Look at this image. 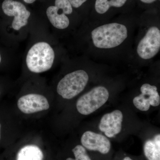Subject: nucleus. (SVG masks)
Segmentation results:
<instances>
[{
  "mask_svg": "<svg viewBox=\"0 0 160 160\" xmlns=\"http://www.w3.org/2000/svg\"><path fill=\"white\" fill-rule=\"evenodd\" d=\"M18 108L25 114L47 110L49 108L48 100L42 95L30 93L23 96L18 101Z\"/></svg>",
  "mask_w": 160,
  "mask_h": 160,
  "instance_id": "obj_8",
  "label": "nucleus"
},
{
  "mask_svg": "<svg viewBox=\"0 0 160 160\" xmlns=\"http://www.w3.org/2000/svg\"><path fill=\"white\" fill-rule=\"evenodd\" d=\"M0 94H1V91H0Z\"/></svg>",
  "mask_w": 160,
  "mask_h": 160,
  "instance_id": "obj_23",
  "label": "nucleus"
},
{
  "mask_svg": "<svg viewBox=\"0 0 160 160\" xmlns=\"http://www.w3.org/2000/svg\"><path fill=\"white\" fill-rule=\"evenodd\" d=\"M160 49V28L157 26H150L138 43L137 53L142 59L149 60L155 57Z\"/></svg>",
  "mask_w": 160,
  "mask_h": 160,
  "instance_id": "obj_5",
  "label": "nucleus"
},
{
  "mask_svg": "<svg viewBox=\"0 0 160 160\" xmlns=\"http://www.w3.org/2000/svg\"><path fill=\"white\" fill-rule=\"evenodd\" d=\"M142 2L146 3V4H151L157 0H140Z\"/></svg>",
  "mask_w": 160,
  "mask_h": 160,
  "instance_id": "obj_18",
  "label": "nucleus"
},
{
  "mask_svg": "<svg viewBox=\"0 0 160 160\" xmlns=\"http://www.w3.org/2000/svg\"><path fill=\"white\" fill-rule=\"evenodd\" d=\"M141 94L136 97L133 100L135 106L142 111H148L150 106H158L160 104V97L157 87L146 83L141 86Z\"/></svg>",
  "mask_w": 160,
  "mask_h": 160,
  "instance_id": "obj_7",
  "label": "nucleus"
},
{
  "mask_svg": "<svg viewBox=\"0 0 160 160\" xmlns=\"http://www.w3.org/2000/svg\"><path fill=\"white\" fill-rule=\"evenodd\" d=\"M128 28L120 23L112 22L96 27L91 32L92 45L101 49H110L118 47L128 37Z\"/></svg>",
  "mask_w": 160,
  "mask_h": 160,
  "instance_id": "obj_1",
  "label": "nucleus"
},
{
  "mask_svg": "<svg viewBox=\"0 0 160 160\" xmlns=\"http://www.w3.org/2000/svg\"><path fill=\"white\" fill-rule=\"evenodd\" d=\"M81 143L84 148L92 151L107 154L110 151L111 144L109 140L102 135L88 131L84 132L81 138Z\"/></svg>",
  "mask_w": 160,
  "mask_h": 160,
  "instance_id": "obj_9",
  "label": "nucleus"
},
{
  "mask_svg": "<svg viewBox=\"0 0 160 160\" xmlns=\"http://www.w3.org/2000/svg\"><path fill=\"white\" fill-rule=\"evenodd\" d=\"M87 0H69L72 7L78 8L81 7Z\"/></svg>",
  "mask_w": 160,
  "mask_h": 160,
  "instance_id": "obj_17",
  "label": "nucleus"
},
{
  "mask_svg": "<svg viewBox=\"0 0 160 160\" xmlns=\"http://www.w3.org/2000/svg\"><path fill=\"white\" fill-rule=\"evenodd\" d=\"M75 159L68 158L66 160H91L87 154L86 149L82 146L78 145L72 149Z\"/></svg>",
  "mask_w": 160,
  "mask_h": 160,
  "instance_id": "obj_15",
  "label": "nucleus"
},
{
  "mask_svg": "<svg viewBox=\"0 0 160 160\" xmlns=\"http://www.w3.org/2000/svg\"><path fill=\"white\" fill-rule=\"evenodd\" d=\"M145 156L148 160H160V135L146 141L144 146Z\"/></svg>",
  "mask_w": 160,
  "mask_h": 160,
  "instance_id": "obj_13",
  "label": "nucleus"
},
{
  "mask_svg": "<svg viewBox=\"0 0 160 160\" xmlns=\"http://www.w3.org/2000/svg\"><path fill=\"white\" fill-rule=\"evenodd\" d=\"M54 51L46 42L35 43L29 49L26 58V63L29 71L41 73L51 69L54 62Z\"/></svg>",
  "mask_w": 160,
  "mask_h": 160,
  "instance_id": "obj_2",
  "label": "nucleus"
},
{
  "mask_svg": "<svg viewBox=\"0 0 160 160\" xmlns=\"http://www.w3.org/2000/svg\"><path fill=\"white\" fill-rule=\"evenodd\" d=\"M55 6L62 10L66 15L71 14L73 11L72 6L69 0H55Z\"/></svg>",
  "mask_w": 160,
  "mask_h": 160,
  "instance_id": "obj_16",
  "label": "nucleus"
},
{
  "mask_svg": "<svg viewBox=\"0 0 160 160\" xmlns=\"http://www.w3.org/2000/svg\"><path fill=\"white\" fill-rule=\"evenodd\" d=\"M123 114L119 110L106 113L102 118L99 128L108 138L114 137L122 130Z\"/></svg>",
  "mask_w": 160,
  "mask_h": 160,
  "instance_id": "obj_10",
  "label": "nucleus"
},
{
  "mask_svg": "<svg viewBox=\"0 0 160 160\" xmlns=\"http://www.w3.org/2000/svg\"><path fill=\"white\" fill-rule=\"evenodd\" d=\"M109 95L108 89L104 86L94 87L78 100L76 104L78 111L84 115L91 114L106 102Z\"/></svg>",
  "mask_w": 160,
  "mask_h": 160,
  "instance_id": "obj_4",
  "label": "nucleus"
},
{
  "mask_svg": "<svg viewBox=\"0 0 160 160\" xmlns=\"http://www.w3.org/2000/svg\"><path fill=\"white\" fill-rule=\"evenodd\" d=\"M127 0H96L95 9L98 13L105 14L111 7L120 8L122 7Z\"/></svg>",
  "mask_w": 160,
  "mask_h": 160,
  "instance_id": "obj_14",
  "label": "nucleus"
},
{
  "mask_svg": "<svg viewBox=\"0 0 160 160\" xmlns=\"http://www.w3.org/2000/svg\"><path fill=\"white\" fill-rule=\"evenodd\" d=\"M46 15L49 22L55 28L64 29L69 27V18L62 10L55 6H50L46 10Z\"/></svg>",
  "mask_w": 160,
  "mask_h": 160,
  "instance_id": "obj_11",
  "label": "nucleus"
},
{
  "mask_svg": "<svg viewBox=\"0 0 160 160\" xmlns=\"http://www.w3.org/2000/svg\"><path fill=\"white\" fill-rule=\"evenodd\" d=\"M123 160H132V159L128 157H126L124 158Z\"/></svg>",
  "mask_w": 160,
  "mask_h": 160,
  "instance_id": "obj_20",
  "label": "nucleus"
},
{
  "mask_svg": "<svg viewBox=\"0 0 160 160\" xmlns=\"http://www.w3.org/2000/svg\"><path fill=\"white\" fill-rule=\"evenodd\" d=\"M25 2L28 3V4H32L36 0H23Z\"/></svg>",
  "mask_w": 160,
  "mask_h": 160,
  "instance_id": "obj_19",
  "label": "nucleus"
},
{
  "mask_svg": "<svg viewBox=\"0 0 160 160\" xmlns=\"http://www.w3.org/2000/svg\"><path fill=\"white\" fill-rule=\"evenodd\" d=\"M1 125L0 124V140H1Z\"/></svg>",
  "mask_w": 160,
  "mask_h": 160,
  "instance_id": "obj_21",
  "label": "nucleus"
},
{
  "mask_svg": "<svg viewBox=\"0 0 160 160\" xmlns=\"http://www.w3.org/2000/svg\"><path fill=\"white\" fill-rule=\"evenodd\" d=\"M89 79L88 73L82 69L68 73L58 83V94L63 98L71 99L84 90Z\"/></svg>",
  "mask_w": 160,
  "mask_h": 160,
  "instance_id": "obj_3",
  "label": "nucleus"
},
{
  "mask_svg": "<svg viewBox=\"0 0 160 160\" xmlns=\"http://www.w3.org/2000/svg\"><path fill=\"white\" fill-rule=\"evenodd\" d=\"M1 61H2V57H1V54H0V63L1 62Z\"/></svg>",
  "mask_w": 160,
  "mask_h": 160,
  "instance_id": "obj_22",
  "label": "nucleus"
},
{
  "mask_svg": "<svg viewBox=\"0 0 160 160\" xmlns=\"http://www.w3.org/2000/svg\"><path fill=\"white\" fill-rule=\"evenodd\" d=\"M2 9L6 15L14 17L12 27L14 30H19L28 24L30 12L22 3L13 0H5Z\"/></svg>",
  "mask_w": 160,
  "mask_h": 160,
  "instance_id": "obj_6",
  "label": "nucleus"
},
{
  "mask_svg": "<svg viewBox=\"0 0 160 160\" xmlns=\"http://www.w3.org/2000/svg\"><path fill=\"white\" fill-rule=\"evenodd\" d=\"M44 155L42 150L35 145H27L18 152L17 160H43Z\"/></svg>",
  "mask_w": 160,
  "mask_h": 160,
  "instance_id": "obj_12",
  "label": "nucleus"
}]
</instances>
